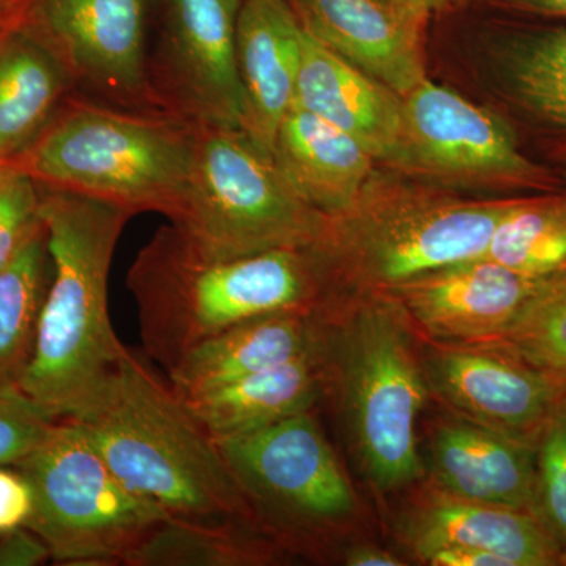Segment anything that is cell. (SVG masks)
Instances as JSON below:
<instances>
[{
	"mask_svg": "<svg viewBox=\"0 0 566 566\" xmlns=\"http://www.w3.org/2000/svg\"><path fill=\"white\" fill-rule=\"evenodd\" d=\"M322 281L311 251L210 259L167 223L137 252L126 285L136 301L145 353L170 370L234 324L275 312L314 311Z\"/></svg>",
	"mask_w": 566,
	"mask_h": 566,
	"instance_id": "cell-3",
	"label": "cell"
},
{
	"mask_svg": "<svg viewBox=\"0 0 566 566\" xmlns=\"http://www.w3.org/2000/svg\"><path fill=\"white\" fill-rule=\"evenodd\" d=\"M41 188L52 279L20 390L54 420H76L95 403L128 352L112 326L107 286L132 212L80 193Z\"/></svg>",
	"mask_w": 566,
	"mask_h": 566,
	"instance_id": "cell-1",
	"label": "cell"
},
{
	"mask_svg": "<svg viewBox=\"0 0 566 566\" xmlns=\"http://www.w3.org/2000/svg\"><path fill=\"white\" fill-rule=\"evenodd\" d=\"M517 200L471 202L438 193L365 186L352 210L329 218L311 249L319 273L337 271L387 292L431 271L485 255L499 222Z\"/></svg>",
	"mask_w": 566,
	"mask_h": 566,
	"instance_id": "cell-5",
	"label": "cell"
},
{
	"mask_svg": "<svg viewBox=\"0 0 566 566\" xmlns=\"http://www.w3.org/2000/svg\"><path fill=\"white\" fill-rule=\"evenodd\" d=\"M389 2H390V0H389Z\"/></svg>",
	"mask_w": 566,
	"mask_h": 566,
	"instance_id": "cell-40",
	"label": "cell"
},
{
	"mask_svg": "<svg viewBox=\"0 0 566 566\" xmlns=\"http://www.w3.org/2000/svg\"><path fill=\"white\" fill-rule=\"evenodd\" d=\"M424 378L461 416L532 442L566 392L553 376L499 349H438Z\"/></svg>",
	"mask_w": 566,
	"mask_h": 566,
	"instance_id": "cell-13",
	"label": "cell"
},
{
	"mask_svg": "<svg viewBox=\"0 0 566 566\" xmlns=\"http://www.w3.org/2000/svg\"><path fill=\"white\" fill-rule=\"evenodd\" d=\"M326 360L327 344L323 352L182 400L212 438L249 433L311 412L326 385Z\"/></svg>",
	"mask_w": 566,
	"mask_h": 566,
	"instance_id": "cell-22",
	"label": "cell"
},
{
	"mask_svg": "<svg viewBox=\"0 0 566 566\" xmlns=\"http://www.w3.org/2000/svg\"><path fill=\"white\" fill-rule=\"evenodd\" d=\"M490 344L566 386V271L542 279L515 319Z\"/></svg>",
	"mask_w": 566,
	"mask_h": 566,
	"instance_id": "cell-27",
	"label": "cell"
},
{
	"mask_svg": "<svg viewBox=\"0 0 566 566\" xmlns=\"http://www.w3.org/2000/svg\"><path fill=\"white\" fill-rule=\"evenodd\" d=\"M212 439L260 528L316 534L352 516V486L312 412Z\"/></svg>",
	"mask_w": 566,
	"mask_h": 566,
	"instance_id": "cell-9",
	"label": "cell"
},
{
	"mask_svg": "<svg viewBox=\"0 0 566 566\" xmlns=\"http://www.w3.org/2000/svg\"><path fill=\"white\" fill-rule=\"evenodd\" d=\"M401 316L403 312L390 301L365 303L331 340L338 346L354 446L365 474L379 491L400 490L423 474L417 422L427 398V378Z\"/></svg>",
	"mask_w": 566,
	"mask_h": 566,
	"instance_id": "cell-8",
	"label": "cell"
},
{
	"mask_svg": "<svg viewBox=\"0 0 566 566\" xmlns=\"http://www.w3.org/2000/svg\"><path fill=\"white\" fill-rule=\"evenodd\" d=\"M74 92L61 59L25 22L14 29L0 46V161L28 150Z\"/></svg>",
	"mask_w": 566,
	"mask_h": 566,
	"instance_id": "cell-23",
	"label": "cell"
},
{
	"mask_svg": "<svg viewBox=\"0 0 566 566\" xmlns=\"http://www.w3.org/2000/svg\"><path fill=\"white\" fill-rule=\"evenodd\" d=\"M25 20L13 21V22H2L0 24V46L6 43V40L9 39L10 33L14 31V29L20 28L21 24H24Z\"/></svg>",
	"mask_w": 566,
	"mask_h": 566,
	"instance_id": "cell-39",
	"label": "cell"
},
{
	"mask_svg": "<svg viewBox=\"0 0 566 566\" xmlns=\"http://www.w3.org/2000/svg\"><path fill=\"white\" fill-rule=\"evenodd\" d=\"M516 2L539 13L566 17V0H516Z\"/></svg>",
	"mask_w": 566,
	"mask_h": 566,
	"instance_id": "cell-38",
	"label": "cell"
},
{
	"mask_svg": "<svg viewBox=\"0 0 566 566\" xmlns=\"http://www.w3.org/2000/svg\"><path fill=\"white\" fill-rule=\"evenodd\" d=\"M419 557L441 547L485 551L509 566L566 564L556 542L531 512L463 501L439 491L424 499L405 523Z\"/></svg>",
	"mask_w": 566,
	"mask_h": 566,
	"instance_id": "cell-20",
	"label": "cell"
},
{
	"mask_svg": "<svg viewBox=\"0 0 566 566\" xmlns=\"http://www.w3.org/2000/svg\"><path fill=\"white\" fill-rule=\"evenodd\" d=\"M301 24L327 50L405 96L427 80L422 22L389 0H290Z\"/></svg>",
	"mask_w": 566,
	"mask_h": 566,
	"instance_id": "cell-15",
	"label": "cell"
},
{
	"mask_svg": "<svg viewBox=\"0 0 566 566\" xmlns=\"http://www.w3.org/2000/svg\"><path fill=\"white\" fill-rule=\"evenodd\" d=\"M33 494L20 469L0 465V535L24 527L31 517Z\"/></svg>",
	"mask_w": 566,
	"mask_h": 566,
	"instance_id": "cell-32",
	"label": "cell"
},
{
	"mask_svg": "<svg viewBox=\"0 0 566 566\" xmlns=\"http://www.w3.org/2000/svg\"><path fill=\"white\" fill-rule=\"evenodd\" d=\"M483 256L536 281L566 271V200H517Z\"/></svg>",
	"mask_w": 566,
	"mask_h": 566,
	"instance_id": "cell-26",
	"label": "cell"
},
{
	"mask_svg": "<svg viewBox=\"0 0 566 566\" xmlns=\"http://www.w3.org/2000/svg\"><path fill=\"white\" fill-rule=\"evenodd\" d=\"M515 82L532 111L566 129V31L536 41L517 62Z\"/></svg>",
	"mask_w": 566,
	"mask_h": 566,
	"instance_id": "cell-29",
	"label": "cell"
},
{
	"mask_svg": "<svg viewBox=\"0 0 566 566\" xmlns=\"http://www.w3.org/2000/svg\"><path fill=\"white\" fill-rule=\"evenodd\" d=\"M13 468L32 488L25 527L46 543L59 565H123L134 547L170 517L125 486L74 420H57Z\"/></svg>",
	"mask_w": 566,
	"mask_h": 566,
	"instance_id": "cell-7",
	"label": "cell"
},
{
	"mask_svg": "<svg viewBox=\"0 0 566 566\" xmlns=\"http://www.w3.org/2000/svg\"><path fill=\"white\" fill-rule=\"evenodd\" d=\"M155 9L156 0H28L25 24L61 59L76 93L158 112L148 71Z\"/></svg>",
	"mask_w": 566,
	"mask_h": 566,
	"instance_id": "cell-11",
	"label": "cell"
},
{
	"mask_svg": "<svg viewBox=\"0 0 566 566\" xmlns=\"http://www.w3.org/2000/svg\"><path fill=\"white\" fill-rule=\"evenodd\" d=\"M303 43L304 28L290 0H241L237 65L245 98L243 132L270 156L294 104Z\"/></svg>",
	"mask_w": 566,
	"mask_h": 566,
	"instance_id": "cell-17",
	"label": "cell"
},
{
	"mask_svg": "<svg viewBox=\"0 0 566 566\" xmlns=\"http://www.w3.org/2000/svg\"><path fill=\"white\" fill-rule=\"evenodd\" d=\"M539 281L479 256L419 275L386 293L436 338L493 342L515 319Z\"/></svg>",
	"mask_w": 566,
	"mask_h": 566,
	"instance_id": "cell-14",
	"label": "cell"
},
{
	"mask_svg": "<svg viewBox=\"0 0 566 566\" xmlns=\"http://www.w3.org/2000/svg\"><path fill=\"white\" fill-rule=\"evenodd\" d=\"M326 344L327 327L316 308L275 312L208 338L186 353L167 375L175 392L189 398L323 352Z\"/></svg>",
	"mask_w": 566,
	"mask_h": 566,
	"instance_id": "cell-18",
	"label": "cell"
},
{
	"mask_svg": "<svg viewBox=\"0 0 566 566\" xmlns=\"http://www.w3.org/2000/svg\"><path fill=\"white\" fill-rule=\"evenodd\" d=\"M273 545L243 521L170 516L134 547L128 566H251L275 560Z\"/></svg>",
	"mask_w": 566,
	"mask_h": 566,
	"instance_id": "cell-24",
	"label": "cell"
},
{
	"mask_svg": "<svg viewBox=\"0 0 566 566\" xmlns=\"http://www.w3.org/2000/svg\"><path fill=\"white\" fill-rule=\"evenodd\" d=\"M398 10L403 11L412 20L427 22L430 14L438 10L446 0H390Z\"/></svg>",
	"mask_w": 566,
	"mask_h": 566,
	"instance_id": "cell-36",
	"label": "cell"
},
{
	"mask_svg": "<svg viewBox=\"0 0 566 566\" xmlns=\"http://www.w3.org/2000/svg\"><path fill=\"white\" fill-rule=\"evenodd\" d=\"M294 104L349 134L375 159L397 163L401 96L327 50L305 29Z\"/></svg>",
	"mask_w": 566,
	"mask_h": 566,
	"instance_id": "cell-19",
	"label": "cell"
},
{
	"mask_svg": "<svg viewBox=\"0 0 566 566\" xmlns=\"http://www.w3.org/2000/svg\"><path fill=\"white\" fill-rule=\"evenodd\" d=\"M420 558L433 566H509L504 558L494 554L465 547H441Z\"/></svg>",
	"mask_w": 566,
	"mask_h": 566,
	"instance_id": "cell-34",
	"label": "cell"
},
{
	"mask_svg": "<svg viewBox=\"0 0 566 566\" xmlns=\"http://www.w3.org/2000/svg\"><path fill=\"white\" fill-rule=\"evenodd\" d=\"M430 469L442 493L532 513L535 442L468 417H447L431 431Z\"/></svg>",
	"mask_w": 566,
	"mask_h": 566,
	"instance_id": "cell-16",
	"label": "cell"
},
{
	"mask_svg": "<svg viewBox=\"0 0 566 566\" xmlns=\"http://www.w3.org/2000/svg\"><path fill=\"white\" fill-rule=\"evenodd\" d=\"M241 0H156L158 40L148 61L156 102L196 128L243 129L237 65Z\"/></svg>",
	"mask_w": 566,
	"mask_h": 566,
	"instance_id": "cell-10",
	"label": "cell"
},
{
	"mask_svg": "<svg viewBox=\"0 0 566 566\" xmlns=\"http://www.w3.org/2000/svg\"><path fill=\"white\" fill-rule=\"evenodd\" d=\"M55 422L20 387L0 389V465H17L24 460Z\"/></svg>",
	"mask_w": 566,
	"mask_h": 566,
	"instance_id": "cell-31",
	"label": "cell"
},
{
	"mask_svg": "<svg viewBox=\"0 0 566 566\" xmlns=\"http://www.w3.org/2000/svg\"><path fill=\"white\" fill-rule=\"evenodd\" d=\"M50 558V547L29 527L0 535V566H36Z\"/></svg>",
	"mask_w": 566,
	"mask_h": 566,
	"instance_id": "cell-33",
	"label": "cell"
},
{
	"mask_svg": "<svg viewBox=\"0 0 566 566\" xmlns=\"http://www.w3.org/2000/svg\"><path fill=\"white\" fill-rule=\"evenodd\" d=\"M50 262L43 226L0 268V389L18 387L31 363Z\"/></svg>",
	"mask_w": 566,
	"mask_h": 566,
	"instance_id": "cell-25",
	"label": "cell"
},
{
	"mask_svg": "<svg viewBox=\"0 0 566 566\" xmlns=\"http://www.w3.org/2000/svg\"><path fill=\"white\" fill-rule=\"evenodd\" d=\"M74 422L125 486L170 516L259 527L212 436L129 349Z\"/></svg>",
	"mask_w": 566,
	"mask_h": 566,
	"instance_id": "cell-2",
	"label": "cell"
},
{
	"mask_svg": "<svg viewBox=\"0 0 566 566\" xmlns=\"http://www.w3.org/2000/svg\"><path fill=\"white\" fill-rule=\"evenodd\" d=\"M532 515L566 558V392L553 406L535 439Z\"/></svg>",
	"mask_w": 566,
	"mask_h": 566,
	"instance_id": "cell-28",
	"label": "cell"
},
{
	"mask_svg": "<svg viewBox=\"0 0 566 566\" xmlns=\"http://www.w3.org/2000/svg\"><path fill=\"white\" fill-rule=\"evenodd\" d=\"M196 145V126L169 112L122 109L74 92L13 161L44 188L172 221L191 182Z\"/></svg>",
	"mask_w": 566,
	"mask_h": 566,
	"instance_id": "cell-4",
	"label": "cell"
},
{
	"mask_svg": "<svg viewBox=\"0 0 566 566\" xmlns=\"http://www.w3.org/2000/svg\"><path fill=\"white\" fill-rule=\"evenodd\" d=\"M395 164L463 182L528 185L538 175L502 118L428 77L401 96Z\"/></svg>",
	"mask_w": 566,
	"mask_h": 566,
	"instance_id": "cell-12",
	"label": "cell"
},
{
	"mask_svg": "<svg viewBox=\"0 0 566 566\" xmlns=\"http://www.w3.org/2000/svg\"><path fill=\"white\" fill-rule=\"evenodd\" d=\"M205 256L311 251L329 218L305 202L243 129L197 128L188 191L169 221Z\"/></svg>",
	"mask_w": 566,
	"mask_h": 566,
	"instance_id": "cell-6",
	"label": "cell"
},
{
	"mask_svg": "<svg viewBox=\"0 0 566 566\" xmlns=\"http://www.w3.org/2000/svg\"><path fill=\"white\" fill-rule=\"evenodd\" d=\"M28 0H0V24L25 20Z\"/></svg>",
	"mask_w": 566,
	"mask_h": 566,
	"instance_id": "cell-37",
	"label": "cell"
},
{
	"mask_svg": "<svg viewBox=\"0 0 566 566\" xmlns=\"http://www.w3.org/2000/svg\"><path fill=\"white\" fill-rule=\"evenodd\" d=\"M345 564L349 566H401L403 562L381 547L360 545L348 551Z\"/></svg>",
	"mask_w": 566,
	"mask_h": 566,
	"instance_id": "cell-35",
	"label": "cell"
},
{
	"mask_svg": "<svg viewBox=\"0 0 566 566\" xmlns=\"http://www.w3.org/2000/svg\"><path fill=\"white\" fill-rule=\"evenodd\" d=\"M41 188L13 159L0 161V268L43 229Z\"/></svg>",
	"mask_w": 566,
	"mask_h": 566,
	"instance_id": "cell-30",
	"label": "cell"
},
{
	"mask_svg": "<svg viewBox=\"0 0 566 566\" xmlns=\"http://www.w3.org/2000/svg\"><path fill=\"white\" fill-rule=\"evenodd\" d=\"M271 156L294 191L327 218L352 210L375 161L349 134L296 104L279 126Z\"/></svg>",
	"mask_w": 566,
	"mask_h": 566,
	"instance_id": "cell-21",
	"label": "cell"
}]
</instances>
